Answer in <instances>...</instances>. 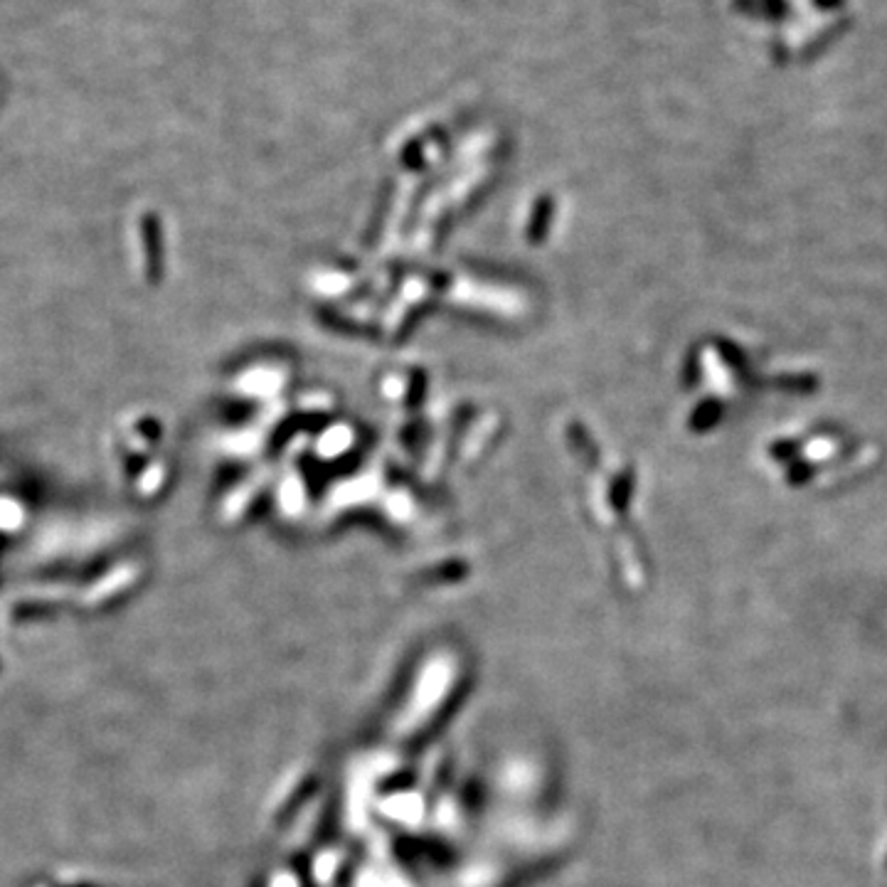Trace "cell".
Instances as JSON below:
<instances>
[]
</instances>
